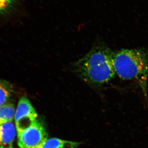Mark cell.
I'll use <instances>...</instances> for the list:
<instances>
[{
    "mask_svg": "<svg viewBox=\"0 0 148 148\" xmlns=\"http://www.w3.org/2000/svg\"><path fill=\"white\" fill-rule=\"evenodd\" d=\"M79 145L77 142L52 138L46 140L41 148H75Z\"/></svg>",
    "mask_w": 148,
    "mask_h": 148,
    "instance_id": "obj_6",
    "label": "cell"
},
{
    "mask_svg": "<svg viewBox=\"0 0 148 148\" xmlns=\"http://www.w3.org/2000/svg\"><path fill=\"white\" fill-rule=\"evenodd\" d=\"M15 113V108L12 103H7L0 107V125L12 121Z\"/></svg>",
    "mask_w": 148,
    "mask_h": 148,
    "instance_id": "obj_7",
    "label": "cell"
},
{
    "mask_svg": "<svg viewBox=\"0 0 148 148\" xmlns=\"http://www.w3.org/2000/svg\"><path fill=\"white\" fill-rule=\"evenodd\" d=\"M114 51L104 43H98L73 64L74 73L95 90H99L116 75Z\"/></svg>",
    "mask_w": 148,
    "mask_h": 148,
    "instance_id": "obj_1",
    "label": "cell"
},
{
    "mask_svg": "<svg viewBox=\"0 0 148 148\" xmlns=\"http://www.w3.org/2000/svg\"><path fill=\"white\" fill-rule=\"evenodd\" d=\"M12 93V88L8 83L0 80V107L7 103Z\"/></svg>",
    "mask_w": 148,
    "mask_h": 148,
    "instance_id": "obj_8",
    "label": "cell"
},
{
    "mask_svg": "<svg viewBox=\"0 0 148 148\" xmlns=\"http://www.w3.org/2000/svg\"><path fill=\"white\" fill-rule=\"evenodd\" d=\"M13 1V0H0V12L5 10Z\"/></svg>",
    "mask_w": 148,
    "mask_h": 148,
    "instance_id": "obj_9",
    "label": "cell"
},
{
    "mask_svg": "<svg viewBox=\"0 0 148 148\" xmlns=\"http://www.w3.org/2000/svg\"><path fill=\"white\" fill-rule=\"evenodd\" d=\"M17 136L19 148H41L48 139L45 128L38 120Z\"/></svg>",
    "mask_w": 148,
    "mask_h": 148,
    "instance_id": "obj_4",
    "label": "cell"
},
{
    "mask_svg": "<svg viewBox=\"0 0 148 148\" xmlns=\"http://www.w3.org/2000/svg\"><path fill=\"white\" fill-rule=\"evenodd\" d=\"M37 116L29 99L25 96L20 98L14 118L17 135L34 125L38 121Z\"/></svg>",
    "mask_w": 148,
    "mask_h": 148,
    "instance_id": "obj_3",
    "label": "cell"
},
{
    "mask_svg": "<svg viewBox=\"0 0 148 148\" xmlns=\"http://www.w3.org/2000/svg\"><path fill=\"white\" fill-rule=\"evenodd\" d=\"M16 128L12 121L0 125V148H14Z\"/></svg>",
    "mask_w": 148,
    "mask_h": 148,
    "instance_id": "obj_5",
    "label": "cell"
},
{
    "mask_svg": "<svg viewBox=\"0 0 148 148\" xmlns=\"http://www.w3.org/2000/svg\"><path fill=\"white\" fill-rule=\"evenodd\" d=\"M116 75L123 80H138L148 73V48L122 49L114 51Z\"/></svg>",
    "mask_w": 148,
    "mask_h": 148,
    "instance_id": "obj_2",
    "label": "cell"
}]
</instances>
